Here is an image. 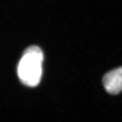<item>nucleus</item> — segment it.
<instances>
[{"instance_id":"obj_1","label":"nucleus","mask_w":122,"mask_h":122,"mask_svg":"<svg viewBox=\"0 0 122 122\" xmlns=\"http://www.w3.org/2000/svg\"><path fill=\"white\" fill-rule=\"evenodd\" d=\"M44 55L37 46H30L24 50L18 63L17 74L19 80L28 86H37L42 75Z\"/></svg>"},{"instance_id":"obj_2","label":"nucleus","mask_w":122,"mask_h":122,"mask_svg":"<svg viewBox=\"0 0 122 122\" xmlns=\"http://www.w3.org/2000/svg\"><path fill=\"white\" fill-rule=\"evenodd\" d=\"M103 86L108 93L117 94L122 91V67L105 75L102 79Z\"/></svg>"}]
</instances>
